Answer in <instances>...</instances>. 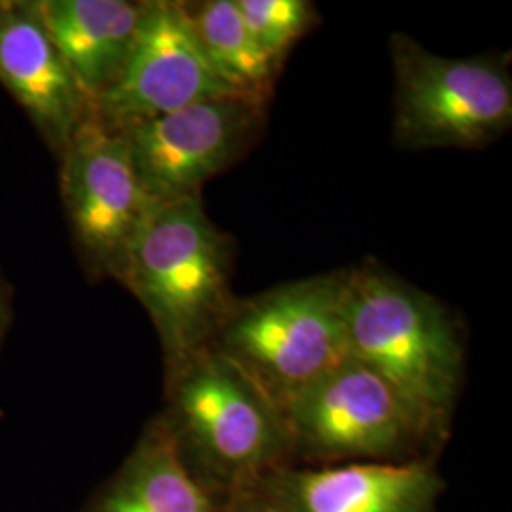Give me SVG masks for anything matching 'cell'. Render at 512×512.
Masks as SVG:
<instances>
[{
  "instance_id": "1",
  "label": "cell",
  "mask_w": 512,
  "mask_h": 512,
  "mask_svg": "<svg viewBox=\"0 0 512 512\" xmlns=\"http://www.w3.org/2000/svg\"><path fill=\"white\" fill-rule=\"evenodd\" d=\"M349 355L393 385L433 440L448 435L463 380L458 321L376 262L344 272Z\"/></svg>"
},
{
  "instance_id": "2",
  "label": "cell",
  "mask_w": 512,
  "mask_h": 512,
  "mask_svg": "<svg viewBox=\"0 0 512 512\" xmlns=\"http://www.w3.org/2000/svg\"><path fill=\"white\" fill-rule=\"evenodd\" d=\"M232 270V239L209 219L202 198L154 205L120 283L158 332L165 376L211 346L238 300Z\"/></svg>"
},
{
  "instance_id": "3",
  "label": "cell",
  "mask_w": 512,
  "mask_h": 512,
  "mask_svg": "<svg viewBox=\"0 0 512 512\" xmlns=\"http://www.w3.org/2000/svg\"><path fill=\"white\" fill-rule=\"evenodd\" d=\"M165 380L162 416L186 467L217 501L251 492L287 465L291 444L281 414L236 366L203 351Z\"/></svg>"
},
{
  "instance_id": "4",
  "label": "cell",
  "mask_w": 512,
  "mask_h": 512,
  "mask_svg": "<svg viewBox=\"0 0 512 512\" xmlns=\"http://www.w3.org/2000/svg\"><path fill=\"white\" fill-rule=\"evenodd\" d=\"M207 351L236 366L283 416L302 391L351 357L344 272L238 298Z\"/></svg>"
},
{
  "instance_id": "5",
  "label": "cell",
  "mask_w": 512,
  "mask_h": 512,
  "mask_svg": "<svg viewBox=\"0 0 512 512\" xmlns=\"http://www.w3.org/2000/svg\"><path fill=\"white\" fill-rule=\"evenodd\" d=\"M393 137L397 147L480 148L512 124V78L505 57H444L395 33Z\"/></svg>"
},
{
  "instance_id": "6",
  "label": "cell",
  "mask_w": 512,
  "mask_h": 512,
  "mask_svg": "<svg viewBox=\"0 0 512 512\" xmlns=\"http://www.w3.org/2000/svg\"><path fill=\"white\" fill-rule=\"evenodd\" d=\"M281 418L291 456L313 463L399 461L433 442L401 393L353 357L302 391Z\"/></svg>"
},
{
  "instance_id": "7",
  "label": "cell",
  "mask_w": 512,
  "mask_h": 512,
  "mask_svg": "<svg viewBox=\"0 0 512 512\" xmlns=\"http://www.w3.org/2000/svg\"><path fill=\"white\" fill-rule=\"evenodd\" d=\"M57 160L61 202L84 270L95 281L120 283L129 249L156 205L135 173L124 137L93 112Z\"/></svg>"
},
{
  "instance_id": "8",
  "label": "cell",
  "mask_w": 512,
  "mask_h": 512,
  "mask_svg": "<svg viewBox=\"0 0 512 512\" xmlns=\"http://www.w3.org/2000/svg\"><path fill=\"white\" fill-rule=\"evenodd\" d=\"M266 99L232 93L116 129L148 198H202L203 184L236 164L255 143ZM112 129V128H110Z\"/></svg>"
},
{
  "instance_id": "9",
  "label": "cell",
  "mask_w": 512,
  "mask_h": 512,
  "mask_svg": "<svg viewBox=\"0 0 512 512\" xmlns=\"http://www.w3.org/2000/svg\"><path fill=\"white\" fill-rule=\"evenodd\" d=\"M232 93L239 92L209 61L183 2L145 0L128 59L95 99L93 112L105 126L120 129Z\"/></svg>"
},
{
  "instance_id": "10",
  "label": "cell",
  "mask_w": 512,
  "mask_h": 512,
  "mask_svg": "<svg viewBox=\"0 0 512 512\" xmlns=\"http://www.w3.org/2000/svg\"><path fill=\"white\" fill-rule=\"evenodd\" d=\"M446 484L425 459L279 467L251 492L285 512H435Z\"/></svg>"
},
{
  "instance_id": "11",
  "label": "cell",
  "mask_w": 512,
  "mask_h": 512,
  "mask_svg": "<svg viewBox=\"0 0 512 512\" xmlns=\"http://www.w3.org/2000/svg\"><path fill=\"white\" fill-rule=\"evenodd\" d=\"M0 84L55 156L93 114L92 99L55 48L33 0H0Z\"/></svg>"
},
{
  "instance_id": "12",
  "label": "cell",
  "mask_w": 512,
  "mask_h": 512,
  "mask_svg": "<svg viewBox=\"0 0 512 512\" xmlns=\"http://www.w3.org/2000/svg\"><path fill=\"white\" fill-rule=\"evenodd\" d=\"M33 6L74 78L95 103L128 59L145 0H33Z\"/></svg>"
},
{
  "instance_id": "13",
  "label": "cell",
  "mask_w": 512,
  "mask_h": 512,
  "mask_svg": "<svg viewBox=\"0 0 512 512\" xmlns=\"http://www.w3.org/2000/svg\"><path fill=\"white\" fill-rule=\"evenodd\" d=\"M86 512H220V501L190 473L169 423L158 416Z\"/></svg>"
},
{
  "instance_id": "14",
  "label": "cell",
  "mask_w": 512,
  "mask_h": 512,
  "mask_svg": "<svg viewBox=\"0 0 512 512\" xmlns=\"http://www.w3.org/2000/svg\"><path fill=\"white\" fill-rule=\"evenodd\" d=\"M183 8L220 76L236 92L268 101L281 67L258 48L236 0L183 2Z\"/></svg>"
},
{
  "instance_id": "15",
  "label": "cell",
  "mask_w": 512,
  "mask_h": 512,
  "mask_svg": "<svg viewBox=\"0 0 512 512\" xmlns=\"http://www.w3.org/2000/svg\"><path fill=\"white\" fill-rule=\"evenodd\" d=\"M258 48L279 67L294 44L319 21L308 0H236Z\"/></svg>"
},
{
  "instance_id": "16",
  "label": "cell",
  "mask_w": 512,
  "mask_h": 512,
  "mask_svg": "<svg viewBox=\"0 0 512 512\" xmlns=\"http://www.w3.org/2000/svg\"><path fill=\"white\" fill-rule=\"evenodd\" d=\"M220 512H285L256 492H243L220 503Z\"/></svg>"
},
{
  "instance_id": "17",
  "label": "cell",
  "mask_w": 512,
  "mask_h": 512,
  "mask_svg": "<svg viewBox=\"0 0 512 512\" xmlns=\"http://www.w3.org/2000/svg\"><path fill=\"white\" fill-rule=\"evenodd\" d=\"M14 319V308H12V289L6 283L2 270H0V348L6 340V334L10 330Z\"/></svg>"
}]
</instances>
